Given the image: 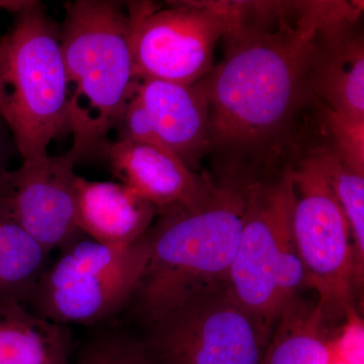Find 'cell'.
<instances>
[{"label":"cell","mask_w":364,"mask_h":364,"mask_svg":"<svg viewBox=\"0 0 364 364\" xmlns=\"http://www.w3.org/2000/svg\"><path fill=\"white\" fill-rule=\"evenodd\" d=\"M335 2H235L222 61L196 85L217 178L251 184L293 168L306 147L314 38Z\"/></svg>","instance_id":"1"},{"label":"cell","mask_w":364,"mask_h":364,"mask_svg":"<svg viewBox=\"0 0 364 364\" xmlns=\"http://www.w3.org/2000/svg\"><path fill=\"white\" fill-rule=\"evenodd\" d=\"M214 179V188L202 203L159 215L146 233L147 264L130 301L146 325L186 296L228 284L250 186Z\"/></svg>","instance_id":"2"},{"label":"cell","mask_w":364,"mask_h":364,"mask_svg":"<svg viewBox=\"0 0 364 364\" xmlns=\"http://www.w3.org/2000/svg\"><path fill=\"white\" fill-rule=\"evenodd\" d=\"M61 43L67 75L69 150L76 163L105 159L136 79L126 4L76 0L64 4Z\"/></svg>","instance_id":"3"},{"label":"cell","mask_w":364,"mask_h":364,"mask_svg":"<svg viewBox=\"0 0 364 364\" xmlns=\"http://www.w3.org/2000/svg\"><path fill=\"white\" fill-rule=\"evenodd\" d=\"M0 117L23 162L48 156L67 131L68 95L61 26L33 1L0 37Z\"/></svg>","instance_id":"4"},{"label":"cell","mask_w":364,"mask_h":364,"mask_svg":"<svg viewBox=\"0 0 364 364\" xmlns=\"http://www.w3.org/2000/svg\"><path fill=\"white\" fill-rule=\"evenodd\" d=\"M293 168L249 186L240 242L228 277L239 301L272 332L280 312L306 286L293 233Z\"/></svg>","instance_id":"5"},{"label":"cell","mask_w":364,"mask_h":364,"mask_svg":"<svg viewBox=\"0 0 364 364\" xmlns=\"http://www.w3.org/2000/svg\"><path fill=\"white\" fill-rule=\"evenodd\" d=\"M43 273L28 308L62 325H93L130 303L147 264L146 234L112 247L85 234L60 250Z\"/></svg>","instance_id":"6"},{"label":"cell","mask_w":364,"mask_h":364,"mask_svg":"<svg viewBox=\"0 0 364 364\" xmlns=\"http://www.w3.org/2000/svg\"><path fill=\"white\" fill-rule=\"evenodd\" d=\"M147 327L154 364H261L272 335L228 284L186 296Z\"/></svg>","instance_id":"7"},{"label":"cell","mask_w":364,"mask_h":364,"mask_svg":"<svg viewBox=\"0 0 364 364\" xmlns=\"http://www.w3.org/2000/svg\"><path fill=\"white\" fill-rule=\"evenodd\" d=\"M293 233L306 286L318 294L326 324L344 320L360 286L351 232L324 170L306 147L293 167Z\"/></svg>","instance_id":"8"},{"label":"cell","mask_w":364,"mask_h":364,"mask_svg":"<svg viewBox=\"0 0 364 364\" xmlns=\"http://www.w3.org/2000/svg\"><path fill=\"white\" fill-rule=\"evenodd\" d=\"M152 2L126 4L136 79L193 85L214 66L215 45L233 21L235 2Z\"/></svg>","instance_id":"9"},{"label":"cell","mask_w":364,"mask_h":364,"mask_svg":"<svg viewBox=\"0 0 364 364\" xmlns=\"http://www.w3.org/2000/svg\"><path fill=\"white\" fill-rule=\"evenodd\" d=\"M76 161L69 151L0 171V218L18 225L50 252L81 233L76 222Z\"/></svg>","instance_id":"10"},{"label":"cell","mask_w":364,"mask_h":364,"mask_svg":"<svg viewBox=\"0 0 364 364\" xmlns=\"http://www.w3.org/2000/svg\"><path fill=\"white\" fill-rule=\"evenodd\" d=\"M359 11L343 2L314 38L308 83L316 100L332 111L364 122V44L355 28Z\"/></svg>","instance_id":"11"},{"label":"cell","mask_w":364,"mask_h":364,"mask_svg":"<svg viewBox=\"0 0 364 364\" xmlns=\"http://www.w3.org/2000/svg\"><path fill=\"white\" fill-rule=\"evenodd\" d=\"M105 160L117 181L148 200L159 215L195 207L214 188L212 176L191 171L176 155L147 144L117 139Z\"/></svg>","instance_id":"12"},{"label":"cell","mask_w":364,"mask_h":364,"mask_svg":"<svg viewBox=\"0 0 364 364\" xmlns=\"http://www.w3.org/2000/svg\"><path fill=\"white\" fill-rule=\"evenodd\" d=\"M138 97L170 150L191 171L205 155L208 105L198 85L136 79Z\"/></svg>","instance_id":"13"},{"label":"cell","mask_w":364,"mask_h":364,"mask_svg":"<svg viewBox=\"0 0 364 364\" xmlns=\"http://www.w3.org/2000/svg\"><path fill=\"white\" fill-rule=\"evenodd\" d=\"M76 222L88 238L127 247L147 233L155 208L121 182L90 181L77 176L75 182Z\"/></svg>","instance_id":"14"},{"label":"cell","mask_w":364,"mask_h":364,"mask_svg":"<svg viewBox=\"0 0 364 364\" xmlns=\"http://www.w3.org/2000/svg\"><path fill=\"white\" fill-rule=\"evenodd\" d=\"M72 333L20 304L0 305V364H73Z\"/></svg>","instance_id":"15"},{"label":"cell","mask_w":364,"mask_h":364,"mask_svg":"<svg viewBox=\"0 0 364 364\" xmlns=\"http://www.w3.org/2000/svg\"><path fill=\"white\" fill-rule=\"evenodd\" d=\"M273 329L261 364H329L332 337L318 305L296 296Z\"/></svg>","instance_id":"16"},{"label":"cell","mask_w":364,"mask_h":364,"mask_svg":"<svg viewBox=\"0 0 364 364\" xmlns=\"http://www.w3.org/2000/svg\"><path fill=\"white\" fill-rule=\"evenodd\" d=\"M51 252L18 225L0 218V305L28 306Z\"/></svg>","instance_id":"17"},{"label":"cell","mask_w":364,"mask_h":364,"mask_svg":"<svg viewBox=\"0 0 364 364\" xmlns=\"http://www.w3.org/2000/svg\"><path fill=\"white\" fill-rule=\"evenodd\" d=\"M311 148L324 170L340 207L350 228L359 279H363L364 264V173L345 163L326 144L311 143Z\"/></svg>","instance_id":"18"},{"label":"cell","mask_w":364,"mask_h":364,"mask_svg":"<svg viewBox=\"0 0 364 364\" xmlns=\"http://www.w3.org/2000/svg\"><path fill=\"white\" fill-rule=\"evenodd\" d=\"M315 105L322 128L320 142L331 148L352 168L364 173V122L332 111L318 100Z\"/></svg>","instance_id":"19"},{"label":"cell","mask_w":364,"mask_h":364,"mask_svg":"<svg viewBox=\"0 0 364 364\" xmlns=\"http://www.w3.org/2000/svg\"><path fill=\"white\" fill-rule=\"evenodd\" d=\"M73 364H154L143 342L121 333L100 335L83 347Z\"/></svg>","instance_id":"20"},{"label":"cell","mask_w":364,"mask_h":364,"mask_svg":"<svg viewBox=\"0 0 364 364\" xmlns=\"http://www.w3.org/2000/svg\"><path fill=\"white\" fill-rule=\"evenodd\" d=\"M341 331L332 337V349L350 364H364V326L358 311H347Z\"/></svg>","instance_id":"21"},{"label":"cell","mask_w":364,"mask_h":364,"mask_svg":"<svg viewBox=\"0 0 364 364\" xmlns=\"http://www.w3.org/2000/svg\"><path fill=\"white\" fill-rule=\"evenodd\" d=\"M7 126L4 119L0 117V171L7 169L6 164L9 161V151H11V143H9V135L7 134Z\"/></svg>","instance_id":"22"},{"label":"cell","mask_w":364,"mask_h":364,"mask_svg":"<svg viewBox=\"0 0 364 364\" xmlns=\"http://www.w3.org/2000/svg\"><path fill=\"white\" fill-rule=\"evenodd\" d=\"M33 2V0H2L0 1V9H4L11 13L18 14L26 7L30 6Z\"/></svg>","instance_id":"23"},{"label":"cell","mask_w":364,"mask_h":364,"mask_svg":"<svg viewBox=\"0 0 364 364\" xmlns=\"http://www.w3.org/2000/svg\"><path fill=\"white\" fill-rule=\"evenodd\" d=\"M329 364H350V363H347V361L344 360V359L342 358L341 356H339L338 354L336 353V352L333 350L332 343H331V358H330Z\"/></svg>","instance_id":"24"}]
</instances>
